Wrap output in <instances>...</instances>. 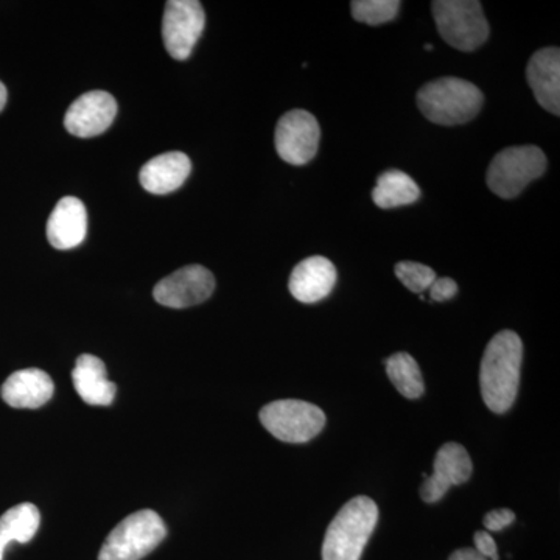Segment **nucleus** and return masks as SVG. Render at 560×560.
<instances>
[{
	"label": "nucleus",
	"instance_id": "1a4fd4ad",
	"mask_svg": "<svg viewBox=\"0 0 560 560\" xmlns=\"http://www.w3.org/2000/svg\"><path fill=\"white\" fill-rule=\"evenodd\" d=\"M319 139L318 120L308 110H290L280 117L276 127V150L280 160L291 165L308 164L318 153Z\"/></svg>",
	"mask_w": 560,
	"mask_h": 560
},
{
	"label": "nucleus",
	"instance_id": "7ed1b4c3",
	"mask_svg": "<svg viewBox=\"0 0 560 560\" xmlns=\"http://www.w3.org/2000/svg\"><path fill=\"white\" fill-rule=\"evenodd\" d=\"M378 522V508L370 497L346 503L327 528L323 560H360Z\"/></svg>",
	"mask_w": 560,
	"mask_h": 560
},
{
	"label": "nucleus",
	"instance_id": "f257e3e1",
	"mask_svg": "<svg viewBox=\"0 0 560 560\" xmlns=\"http://www.w3.org/2000/svg\"><path fill=\"white\" fill-rule=\"evenodd\" d=\"M523 360V342L515 331L501 330L481 360L480 385L482 400L497 415L510 411L517 399Z\"/></svg>",
	"mask_w": 560,
	"mask_h": 560
},
{
	"label": "nucleus",
	"instance_id": "412c9836",
	"mask_svg": "<svg viewBox=\"0 0 560 560\" xmlns=\"http://www.w3.org/2000/svg\"><path fill=\"white\" fill-rule=\"evenodd\" d=\"M386 372L389 381L396 386L401 396L407 399H419L425 390L422 372L419 370L418 361L412 359L410 353L399 352L385 360Z\"/></svg>",
	"mask_w": 560,
	"mask_h": 560
},
{
	"label": "nucleus",
	"instance_id": "39448f33",
	"mask_svg": "<svg viewBox=\"0 0 560 560\" xmlns=\"http://www.w3.org/2000/svg\"><path fill=\"white\" fill-rule=\"evenodd\" d=\"M441 38L460 51H474L489 38V24L481 2L436 0L431 3Z\"/></svg>",
	"mask_w": 560,
	"mask_h": 560
},
{
	"label": "nucleus",
	"instance_id": "423d86ee",
	"mask_svg": "<svg viewBox=\"0 0 560 560\" xmlns=\"http://www.w3.org/2000/svg\"><path fill=\"white\" fill-rule=\"evenodd\" d=\"M545 171L547 158L539 147H510L490 162L486 179L497 197L511 200L518 197L530 180L540 178Z\"/></svg>",
	"mask_w": 560,
	"mask_h": 560
},
{
	"label": "nucleus",
	"instance_id": "9b49d317",
	"mask_svg": "<svg viewBox=\"0 0 560 560\" xmlns=\"http://www.w3.org/2000/svg\"><path fill=\"white\" fill-rule=\"evenodd\" d=\"M117 116V102L109 92L91 91L70 105L65 127L77 138H95L108 130Z\"/></svg>",
	"mask_w": 560,
	"mask_h": 560
},
{
	"label": "nucleus",
	"instance_id": "aec40b11",
	"mask_svg": "<svg viewBox=\"0 0 560 560\" xmlns=\"http://www.w3.org/2000/svg\"><path fill=\"white\" fill-rule=\"evenodd\" d=\"M40 515L38 508L32 503H22L11 508L0 517V560L10 541L27 544L35 537L39 528Z\"/></svg>",
	"mask_w": 560,
	"mask_h": 560
},
{
	"label": "nucleus",
	"instance_id": "ddd939ff",
	"mask_svg": "<svg viewBox=\"0 0 560 560\" xmlns=\"http://www.w3.org/2000/svg\"><path fill=\"white\" fill-rule=\"evenodd\" d=\"M337 268L329 259L308 257L294 267L290 276V293L304 304H315L329 296L337 283Z\"/></svg>",
	"mask_w": 560,
	"mask_h": 560
},
{
	"label": "nucleus",
	"instance_id": "393cba45",
	"mask_svg": "<svg viewBox=\"0 0 560 560\" xmlns=\"http://www.w3.org/2000/svg\"><path fill=\"white\" fill-rule=\"evenodd\" d=\"M515 522L514 511L503 508V510L490 511L486 514L485 526L486 529L492 530V533H500L508 526Z\"/></svg>",
	"mask_w": 560,
	"mask_h": 560
},
{
	"label": "nucleus",
	"instance_id": "a878e982",
	"mask_svg": "<svg viewBox=\"0 0 560 560\" xmlns=\"http://www.w3.org/2000/svg\"><path fill=\"white\" fill-rule=\"evenodd\" d=\"M475 550L480 552L482 558L488 560H499V551H497L495 540L492 539L486 530H478L475 534Z\"/></svg>",
	"mask_w": 560,
	"mask_h": 560
},
{
	"label": "nucleus",
	"instance_id": "cd10ccee",
	"mask_svg": "<svg viewBox=\"0 0 560 560\" xmlns=\"http://www.w3.org/2000/svg\"><path fill=\"white\" fill-rule=\"evenodd\" d=\"M7 105V88L3 86L2 81H0V110L5 108Z\"/></svg>",
	"mask_w": 560,
	"mask_h": 560
},
{
	"label": "nucleus",
	"instance_id": "f3484780",
	"mask_svg": "<svg viewBox=\"0 0 560 560\" xmlns=\"http://www.w3.org/2000/svg\"><path fill=\"white\" fill-rule=\"evenodd\" d=\"M55 385L47 372L22 370L11 374L2 386V399L13 408L43 407L54 396Z\"/></svg>",
	"mask_w": 560,
	"mask_h": 560
},
{
	"label": "nucleus",
	"instance_id": "bb28decb",
	"mask_svg": "<svg viewBox=\"0 0 560 560\" xmlns=\"http://www.w3.org/2000/svg\"><path fill=\"white\" fill-rule=\"evenodd\" d=\"M448 560H488L482 558L480 552L474 550V548H460V550H456L453 552Z\"/></svg>",
	"mask_w": 560,
	"mask_h": 560
},
{
	"label": "nucleus",
	"instance_id": "4be33fe9",
	"mask_svg": "<svg viewBox=\"0 0 560 560\" xmlns=\"http://www.w3.org/2000/svg\"><path fill=\"white\" fill-rule=\"evenodd\" d=\"M399 9V0H355L350 3L353 20L368 25H382L393 21Z\"/></svg>",
	"mask_w": 560,
	"mask_h": 560
},
{
	"label": "nucleus",
	"instance_id": "dca6fc26",
	"mask_svg": "<svg viewBox=\"0 0 560 560\" xmlns=\"http://www.w3.org/2000/svg\"><path fill=\"white\" fill-rule=\"evenodd\" d=\"M191 172L189 156L179 151L160 154L140 168L139 179L143 189L154 195L178 190Z\"/></svg>",
	"mask_w": 560,
	"mask_h": 560
},
{
	"label": "nucleus",
	"instance_id": "2eb2a0df",
	"mask_svg": "<svg viewBox=\"0 0 560 560\" xmlns=\"http://www.w3.org/2000/svg\"><path fill=\"white\" fill-rule=\"evenodd\" d=\"M88 234V212L83 201L66 197L58 202L47 221V238L54 248L72 249L81 245Z\"/></svg>",
	"mask_w": 560,
	"mask_h": 560
},
{
	"label": "nucleus",
	"instance_id": "6ab92c4d",
	"mask_svg": "<svg viewBox=\"0 0 560 560\" xmlns=\"http://www.w3.org/2000/svg\"><path fill=\"white\" fill-rule=\"evenodd\" d=\"M420 198V189L416 180L400 171L382 173L377 186L372 190V200L381 209L400 208L412 205Z\"/></svg>",
	"mask_w": 560,
	"mask_h": 560
},
{
	"label": "nucleus",
	"instance_id": "f03ea898",
	"mask_svg": "<svg viewBox=\"0 0 560 560\" xmlns=\"http://www.w3.org/2000/svg\"><path fill=\"white\" fill-rule=\"evenodd\" d=\"M416 101L427 119L453 127L475 119L480 114L485 97L470 81L445 77L420 88Z\"/></svg>",
	"mask_w": 560,
	"mask_h": 560
},
{
	"label": "nucleus",
	"instance_id": "4468645a",
	"mask_svg": "<svg viewBox=\"0 0 560 560\" xmlns=\"http://www.w3.org/2000/svg\"><path fill=\"white\" fill-rule=\"evenodd\" d=\"M528 84L537 103L548 113L560 114V50L547 47L530 57L526 68Z\"/></svg>",
	"mask_w": 560,
	"mask_h": 560
},
{
	"label": "nucleus",
	"instance_id": "6e6552de",
	"mask_svg": "<svg viewBox=\"0 0 560 560\" xmlns=\"http://www.w3.org/2000/svg\"><path fill=\"white\" fill-rule=\"evenodd\" d=\"M206 14L198 0H171L165 5L162 38L175 60L190 57L205 32Z\"/></svg>",
	"mask_w": 560,
	"mask_h": 560
},
{
	"label": "nucleus",
	"instance_id": "20e7f679",
	"mask_svg": "<svg viewBox=\"0 0 560 560\" xmlns=\"http://www.w3.org/2000/svg\"><path fill=\"white\" fill-rule=\"evenodd\" d=\"M167 537V528L160 514L151 510L128 515L116 526L103 544L98 560H140L156 550Z\"/></svg>",
	"mask_w": 560,
	"mask_h": 560
},
{
	"label": "nucleus",
	"instance_id": "9d476101",
	"mask_svg": "<svg viewBox=\"0 0 560 560\" xmlns=\"http://www.w3.org/2000/svg\"><path fill=\"white\" fill-rule=\"evenodd\" d=\"M215 278L201 265L180 268L162 279L153 290L154 300L171 308H187L201 304L212 296Z\"/></svg>",
	"mask_w": 560,
	"mask_h": 560
},
{
	"label": "nucleus",
	"instance_id": "0eeeda50",
	"mask_svg": "<svg viewBox=\"0 0 560 560\" xmlns=\"http://www.w3.org/2000/svg\"><path fill=\"white\" fill-rule=\"evenodd\" d=\"M260 422L279 441L302 444L318 436L326 415L308 401L278 400L261 408Z\"/></svg>",
	"mask_w": 560,
	"mask_h": 560
},
{
	"label": "nucleus",
	"instance_id": "f8f14e48",
	"mask_svg": "<svg viewBox=\"0 0 560 560\" xmlns=\"http://www.w3.org/2000/svg\"><path fill=\"white\" fill-rule=\"evenodd\" d=\"M471 470H474V464L466 448L458 442H447L436 453L433 475L423 481L420 497L425 503H436L444 499L452 486L469 481Z\"/></svg>",
	"mask_w": 560,
	"mask_h": 560
},
{
	"label": "nucleus",
	"instance_id": "a211bd4d",
	"mask_svg": "<svg viewBox=\"0 0 560 560\" xmlns=\"http://www.w3.org/2000/svg\"><path fill=\"white\" fill-rule=\"evenodd\" d=\"M73 386L81 399L95 407H108L116 397V385L106 374L105 363L95 355L83 353L72 371Z\"/></svg>",
	"mask_w": 560,
	"mask_h": 560
},
{
	"label": "nucleus",
	"instance_id": "5701e85b",
	"mask_svg": "<svg viewBox=\"0 0 560 560\" xmlns=\"http://www.w3.org/2000/svg\"><path fill=\"white\" fill-rule=\"evenodd\" d=\"M397 279L412 293L422 294L436 279V272L418 261H400L396 265Z\"/></svg>",
	"mask_w": 560,
	"mask_h": 560
},
{
	"label": "nucleus",
	"instance_id": "c85d7f7f",
	"mask_svg": "<svg viewBox=\"0 0 560 560\" xmlns=\"http://www.w3.org/2000/svg\"><path fill=\"white\" fill-rule=\"evenodd\" d=\"M425 50H433V46H430V44H427Z\"/></svg>",
	"mask_w": 560,
	"mask_h": 560
},
{
	"label": "nucleus",
	"instance_id": "b1692460",
	"mask_svg": "<svg viewBox=\"0 0 560 560\" xmlns=\"http://www.w3.org/2000/svg\"><path fill=\"white\" fill-rule=\"evenodd\" d=\"M430 298L431 301L444 302L452 300L458 293V285L455 280L451 278L434 279V282L430 285Z\"/></svg>",
	"mask_w": 560,
	"mask_h": 560
}]
</instances>
